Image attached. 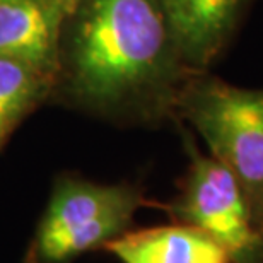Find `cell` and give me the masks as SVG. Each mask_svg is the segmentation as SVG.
Masks as SVG:
<instances>
[{
	"label": "cell",
	"mask_w": 263,
	"mask_h": 263,
	"mask_svg": "<svg viewBox=\"0 0 263 263\" xmlns=\"http://www.w3.org/2000/svg\"><path fill=\"white\" fill-rule=\"evenodd\" d=\"M65 15L53 0H0V57L53 77L60 67Z\"/></svg>",
	"instance_id": "6"
},
{
	"label": "cell",
	"mask_w": 263,
	"mask_h": 263,
	"mask_svg": "<svg viewBox=\"0 0 263 263\" xmlns=\"http://www.w3.org/2000/svg\"><path fill=\"white\" fill-rule=\"evenodd\" d=\"M53 2L59 5V9L64 12L65 15V19L73 12V9L77 7V4H79V0H53Z\"/></svg>",
	"instance_id": "9"
},
{
	"label": "cell",
	"mask_w": 263,
	"mask_h": 263,
	"mask_svg": "<svg viewBox=\"0 0 263 263\" xmlns=\"http://www.w3.org/2000/svg\"><path fill=\"white\" fill-rule=\"evenodd\" d=\"M188 166L176 197L162 205L173 222L193 226L224 246L233 263H263V241L251 222L243 192L224 164L202 152L181 128Z\"/></svg>",
	"instance_id": "4"
},
{
	"label": "cell",
	"mask_w": 263,
	"mask_h": 263,
	"mask_svg": "<svg viewBox=\"0 0 263 263\" xmlns=\"http://www.w3.org/2000/svg\"><path fill=\"white\" fill-rule=\"evenodd\" d=\"M51 79L23 60L0 57V135L4 139L40 101Z\"/></svg>",
	"instance_id": "8"
},
{
	"label": "cell",
	"mask_w": 263,
	"mask_h": 263,
	"mask_svg": "<svg viewBox=\"0 0 263 263\" xmlns=\"http://www.w3.org/2000/svg\"><path fill=\"white\" fill-rule=\"evenodd\" d=\"M255 0H161L186 67L210 70L233 43Z\"/></svg>",
	"instance_id": "5"
},
{
	"label": "cell",
	"mask_w": 263,
	"mask_h": 263,
	"mask_svg": "<svg viewBox=\"0 0 263 263\" xmlns=\"http://www.w3.org/2000/svg\"><path fill=\"white\" fill-rule=\"evenodd\" d=\"M68 92L123 123L176 118L193 70L183 62L161 0H79L68 15Z\"/></svg>",
	"instance_id": "1"
},
{
	"label": "cell",
	"mask_w": 263,
	"mask_h": 263,
	"mask_svg": "<svg viewBox=\"0 0 263 263\" xmlns=\"http://www.w3.org/2000/svg\"><path fill=\"white\" fill-rule=\"evenodd\" d=\"M176 120L190 125L209 154L231 171L263 241V87L193 72L178 94Z\"/></svg>",
	"instance_id": "2"
},
{
	"label": "cell",
	"mask_w": 263,
	"mask_h": 263,
	"mask_svg": "<svg viewBox=\"0 0 263 263\" xmlns=\"http://www.w3.org/2000/svg\"><path fill=\"white\" fill-rule=\"evenodd\" d=\"M144 205V193L132 183L104 185L62 176L31 241L28 263H68L87 251L106 248L132 229Z\"/></svg>",
	"instance_id": "3"
},
{
	"label": "cell",
	"mask_w": 263,
	"mask_h": 263,
	"mask_svg": "<svg viewBox=\"0 0 263 263\" xmlns=\"http://www.w3.org/2000/svg\"><path fill=\"white\" fill-rule=\"evenodd\" d=\"M106 250L120 263H233L212 236L183 222L130 229Z\"/></svg>",
	"instance_id": "7"
},
{
	"label": "cell",
	"mask_w": 263,
	"mask_h": 263,
	"mask_svg": "<svg viewBox=\"0 0 263 263\" xmlns=\"http://www.w3.org/2000/svg\"><path fill=\"white\" fill-rule=\"evenodd\" d=\"M2 140H4V137H2V135H0V142H2Z\"/></svg>",
	"instance_id": "10"
}]
</instances>
